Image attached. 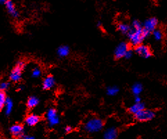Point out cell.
<instances>
[{
  "label": "cell",
  "mask_w": 167,
  "mask_h": 139,
  "mask_svg": "<svg viewBox=\"0 0 167 139\" xmlns=\"http://www.w3.org/2000/svg\"><path fill=\"white\" fill-rule=\"evenodd\" d=\"M55 78L53 76H48L43 80L42 87L45 90H49L52 89L55 85Z\"/></svg>",
  "instance_id": "obj_12"
},
{
  "label": "cell",
  "mask_w": 167,
  "mask_h": 139,
  "mask_svg": "<svg viewBox=\"0 0 167 139\" xmlns=\"http://www.w3.org/2000/svg\"><path fill=\"white\" fill-rule=\"evenodd\" d=\"M40 118L36 114H30L25 119V123L27 125L30 127H33L36 125L40 122Z\"/></svg>",
  "instance_id": "obj_14"
},
{
  "label": "cell",
  "mask_w": 167,
  "mask_h": 139,
  "mask_svg": "<svg viewBox=\"0 0 167 139\" xmlns=\"http://www.w3.org/2000/svg\"><path fill=\"white\" fill-rule=\"evenodd\" d=\"M21 139H35V138L33 137H31V136H26V137H22Z\"/></svg>",
  "instance_id": "obj_28"
},
{
  "label": "cell",
  "mask_w": 167,
  "mask_h": 139,
  "mask_svg": "<svg viewBox=\"0 0 167 139\" xmlns=\"http://www.w3.org/2000/svg\"><path fill=\"white\" fill-rule=\"evenodd\" d=\"M131 29V24H128L126 22H121L117 25V29H118L121 33L123 34V35H127V34L129 33Z\"/></svg>",
  "instance_id": "obj_16"
},
{
  "label": "cell",
  "mask_w": 167,
  "mask_h": 139,
  "mask_svg": "<svg viewBox=\"0 0 167 139\" xmlns=\"http://www.w3.org/2000/svg\"><path fill=\"white\" fill-rule=\"evenodd\" d=\"M7 1H8V0H0V4H5V3L7 2Z\"/></svg>",
  "instance_id": "obj_29"
},
{
  "label": "cell",
  "mask_w": 167,
  "mask_h": 139,
  "mask_svg": "<svg viewBox=\"0 0 167 139\" xmlns=\"http://www.w3.org/2000/svg\"><path fill=\"white\" fill-rule=\"evenodd\" d=\"M41 76V70L39 68H34L32 71V77L35 78H39Z\"/></svg>",
  "instance_id": "obj_23"
},
{
  "label": "cell",
  "mask_w": 167,
  "mask_h": 139,
  "mask_svg": "<svg viewBox=\"0 0 167 139\" xmlns=\"http://www.w3.org/2000/svg\"><path fill=\"white\" fill-rule=\"evenodd\" d=\"M143 85L140 82H135L131 86V92L134 95V96L136 95H140L143 91Z\"/></svg>",
  "instance_id": "obj_15"
},
{
  "label": "cell",
  "mask_w": 167,
  "mask_h": 139,
  "mask_svg": "<svg viewBox=\"0 0 167 139\" xmlns=\"http://www.w3.org/2000/svg\"><path fill=\"white\" fill-rule=\"evenodd\" d=\"M104 123L103 121L99 118H89L85 124V129L89 133H97L101 131L103 127Z\"/></svg>",
  "instance_id": "obj_2"
},
{
  "label": "cell",
  "mask_w": 167,
  "mask_h": 139,
  "mask_svg": "<svg viewBox=\"0 0 167 139\" xmlns=\"http://www.w3.org/2000/svg\"><path fill=\"white\" fill-rule=\"evenodd\" d=\"M25 66L26 64L23 61L18 62L16 66L13 68L10 73V75H9L10 80L15 82L20 81L21 78V73L25 68Z\"/></svg>",
  "instance_id": "obj_5"
},
{
  "label": "cell",
  "mask_w": 167,
  "mask_h": 139,
  "mask_svg": "<svg viewBox=\"0 0 167 139\" xmlns=\"http://www.w3.org/2000/svg\"><path fill=\"white\" fill-rule=\"evenodd\" d=\"M135 53L141 58H144V59L150 58L153 55V52L151 51L150 48L148 46L144 44H141L135 46Z\"/></svg>",
  "instance_id": "obj_7"
},
{
  "label": "cell",
  "mask_w": 167,
  "mask_h": 139,
  "mask_svg": "<svg viewBox=\"0 0 167 139\" xmlns=\"http://www.w3.org/2000/svg\"><path fill=\"white\" fill-rule=\"evenodd\" d=\"M144 109H146V105H145V104L143 102H141V103H134L128 107V112L129 113L132 114V115H135L136 114L141 112V110Z\"/></svg>",
  "instance_id": "obj_10"
},
{
  "label": "cell",
  "mask_w": 167,
  "mask_h": 139,
  "mask_svg": "<svg viewBox=\"0 0 167 139\" xmlns=\"http://www.w3.org/2000/svg\"><path fill=\"white\" fill-rule=\"evenodd\" d=\"M141 102H142V100L140 95H136V96H135L134 103H141Z\"/></svg>",
  "instance_id": "obj_26"
},
{
  "label": "cell",
  "mask_w": 167,
  "mask_h": 139,
  "mask_svg": "<svg viewBox=\"0 0 167 139\" xmlns=\"http://www.w3.org/2000/svg\"><path fill=\"white\" fill-rule=\"evenodd\" d=\"M118 137V129L115 127H110L103 133V139H117Z\"/></svg>",
  "instance_id": "obj_9"
},
{
  "label": "cell",
  "mask_w": 167,
  "mask_h": 139,
  "mask_svg": "<svg viewBox=\"0 0 167 139\" xmlns=\"http://www.w3.org/2000/svg\"><path fill=\"white\" fill-rule=\"evenodd\" d=\"M9 86H10V83L8 82H0V91H4L5 90L8 89Z\"/></svg>",
  "instance_id": "obj_24"
},
{
  "label": "cell",
  "mask_w": 167,
  "mask_h": 139,
  "mask_svg": "<svg viewBox=\"0 0 167 139\" xmlns=\"http://www.w3.org/2000/svg\"><path fill=\"white\" fill-rule=\"evenodd\" d=\"M143 30L146 38H148L155 30L157 29L159 24V21L155 17H150L144 21Z\"/></svg>",
  "instance_id": "obj_3"
},
{
  "label": "cell",
  "mask_w": 167,
  "mask_h": 139,
  "mask_svg": "<svg viewBox=\"0 0 167 139\" xmlns=\"http://www.w3.org/2000/svg\"><path fill=\"white\" fill-rule=\"evenodd\" d=\"M10 132L15 137H21L24 134V127L20 124L14 125L11 127Z\"/></svg>",
  "instance_id": "obj_13"
},
{
  "label": "cell",
  "mask_w": 167,
  "mask_h": 139,
  "mask_svg": "<svg viewBox=\"0 0 167 139\" xmlns=\"http://www.w3.org/2000/svg\"><path fill=\"white\" fill-rule=\"evenodd\" d=\"M47 119L49 123V125L52 127L57 125L60 123L59 116L58 115L56 110L54 108L49 109L47 112Z\"/></svg>",
  "instance_id": "obj_8"
},
{
  "label": "cell",
  "mask_w": 167,
  "mask_h": 139,
  "mask_svg": "<svg viewBox=\"0 0 167 139\" xmlns=\"http://www.w3.org/2000/svg\"><path fill=\"white\" fill-rule=\"evenodd\" d=\"M136 120L139 122H148L152 120L155 117V112L152 109H144L134 115Z\"/></svg>",
  "instance_id": "obj_4"
},
{
  "label": "cell",
  "mask_w": 167,
  "mask_h": 139,
  "mask_svg": "<svg viewBox=\"0 0 167 139\" xmlns=\"http://www.w3.org/2000/svg\"><path fill=\"white\" fill-rule=\"evenodd\" d=\"M151 35H153V38L154 39L155 41L156 42H160L162 41L164 38V32L162 30H161L157 28V29H155L154 31L152 33Z\"/></svg>",
  "instance_id": "obj_18"
},
{
  "label": "cell",
  "mask_w": 167,
  "mask_h": 139,
  "mask_svg": "<svg viewBox=\"0 0 167 139\" xmlns=\"http://www.w3.org/2000/svg\"><path fill=\"white\" fill-rule=\"evenodd\" d=\"M4 4L8 13L10 14L12 17L16 18L19 16V13H18L16 8H15L14 3L13 2L11 1V0H8Z\"/></svg>",
  "instance_id": "obj_11"
},
{
  "label": "cell",
  "mask_w": 167,
  "mask_h": 139,
  "mask_svg": "<svg viewBox=\"0 0 167 139\" xmlns=\"http://www.w3.org/2000/svg\"><path fill=\"white\" fill-rule=\"evenodd\" d=\"M7 96L4 91H0V111L5 107L6 101H7Z\"/></svg>",
  "instance_id": "obj_22"
},
{
  "label": "cell",
  "mask_w": 167,
  "mask_h": 139,
  "mask_svg": "<svg viewBox=\"0 0 167 139\" xmlns=\"http://www.w3.org/2000/svg\"><path fill=\"white\" fill-rule=\"evenodd\" d=\"M131 29L127 34L129 44L133 46H137L141 44L146 39L143 30V24L140 20H135L131 24Z\"/></svg>",
  "instance_id": "obj_1"
},
{
  "label": "cell",
  "mask_w": 167,
  "mask_h": 139,
  "mask_svg": "<svg viewBox=\"0 0 167 139\" xmlns=\"http://www.w3.org/2000/svg\"><path fill=\"white\" fill-rule=\"evenodd\" d=\"M119 92V88L117 86H110L107 88L106 94L109 96H115Z\"/></svg>",
  "instance_id": "obj_19"
},
{
  "label": "cell",
  "mask_w": 167,
  "mask_h": 139,
  "mask_svg": "<svg viewBox=\"0 0 167 139\" xmlns=\"http://www.w3.org/2000/svg\"><path fill=\"white\" fill-rule=\"evenodd\" d=\"M39 104L38 98L36 96L30 97L27 100V107L32 109V108L36 107Z\"/></svg>",
  "instance_id": "obj_21"
},
{
  "label": "cell",
  "mask_w": 167,
  "mask_h": 139,
  "mask_svg": "<svg viewBox=\"0 0 167 139\" xmlns=\"http://www.w3.org/2000/svg\"><path fill=\"white\" fill-rule=\"evenodd\" d=\"M57 53L60 58L67 57L69 53V48L67 46H60L57 50Z\"/></svg>",
  "instance_id": "obj_17"
},
{
  "label": "cell",
  "mask_w": 167,
  "mask_h": 139,
  "mask_svg": "<svg viewBox=\"0 0 167 139\" xmlns=\"http://www.w3.org/2000/svg\"><path fill=\"white\" fill-rule=\"evenodd\" d=\"M5 113L7 115H10V114L12 112L13 108V103L10 98H7V101H6L5 104Z\"/></svg>",
  "instance_id": "obj_20"
},
{
  "label": "cell",
  "mask_w": 167,
  "mask_h": 139,
  "mask_svg": "<svg viewBox=\"0 0 167 139\" xmlns=\"http://www.w3.org/2000/svg\"><path fill=\"white\" fill-rule=\"evenodd\" d=\"M133 53H134L133 51H132L131 49H130L127 52H126V53L125 56H124V58H126V60L131 59V58L132 57V55H133Z\"/></svg>",
  "instance_id": "obj_25"
},
{
  "label": "cell",
  "mask_w": 167,
  "mask_h": 139,
  "mask_svg": "<svg viewBox=\"0 0 167 139\" xmlns=\"http://www.w3.org/2000/svg\"><path fill=\"white\" fill-rule=\"evenodd\" d=\"M130 48L129 43L126 42H122L116 46L115 49L114 51V55L115 59L120 60L122 58H124L125 55Z\"/></svg>",
  "instance_id": "obj_6"
},
{
  "label": "cell",
  "mask_w": 167,
  "mask_h": 139,
  "mask_svg": "<svg viewBox=\"0 0 167 139\" xmlns=\"http://www.w3.org/2000/svg\"><path fill=\"white\" fill-rule=\"evenodd\" d=\"M72 131V128L70 126H67L65 128H64V132H65L66 133H69Z\"/></svg>",
  "instance_id": "obj_27"
}]
</instances>
